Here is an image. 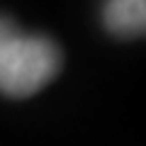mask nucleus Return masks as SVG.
Segmentation results:
<instances>
[{
  "label": "nucleus",
  "instance_id": "f257e3e1",
  "mask_svg": "<svg viewBox=\"0 0 146 146\" xmlns=\"http://www.w3.org/2000/svg\"><path fill=\"white\" fill-rule=\"evenodd\" d=\"M61 66L63 54L54 39L15 29L0 44V93L12 100L36 95L58 76Z\"/></svg>",
  "mask_w": 146,
  "mask_h": 146
},
{
  "label": "nucleus",
  "instance_id": "f03ea898",
  "mask_svg": "<svg viewBox=\"0 0 146 146\" xmlns=\"http://www.w3.org/2000/svg\"><path fill=\"white\" fill-rule=\"evenodd\" d=\"M102 27L117 39L146 36V0H105Z\"/></svg>",
  "mask_w": 146,
  "mask_h": 146
},
{
  "label": "nucleus",
  "instance_id": "7ed1b4c3",
  "mask_svg": "<svg viewBox=\"0 0 146 146\" xmlns=\"http://www.w3.org/2000/svg\"><path fill=\"white\" fill-rule=\"evenodd\" d=\"M15 32V25H12V20H7V17H0V44L5 42L7 36Z\"/></svg>",
  "mask_w": 146,
  "mask_h": 146
}]
</instances>
